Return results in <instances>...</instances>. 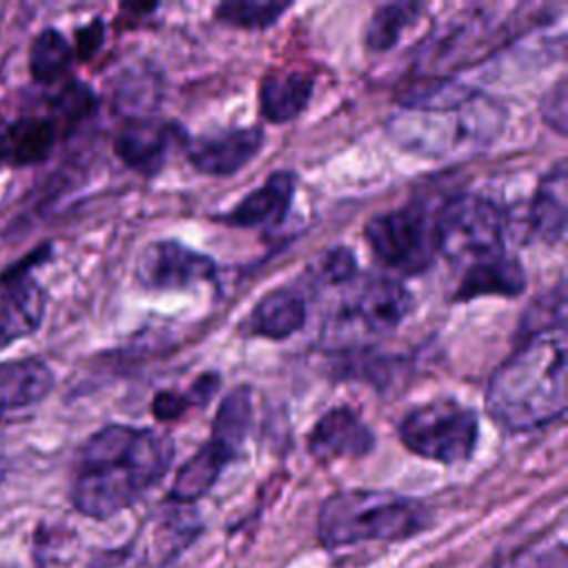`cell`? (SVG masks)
<instances>
[{
	"label": "cell",
	"mask_w": 568,
	"mask_h": 568,
	"mask_svg": "<svg viewBox=\"0 0 568 568\" xmlns=\"http://www.w3.org/2000/svg\"><path fill=\"white\" fill-rule=\"evenodd\" d=\"M526 291V271L521 262L513 255L495 253L481 260H475L464 271L453 302H470L484 295L517 297Z\"/></svg>",
	"instance_id": "d6986e66"
},
{
	"label": "cell",
	"mask_w": 568,
	"mask_h": 568,
	"mask_svg": "<svg viewBox=\"0 0 568 568\" xmlns=\"http://www.w3.org/2000/svg\"><path fill=\"white\" fill-rule=\"evenodd\" d=\"M404 371V359L402 357H386V355H351L346 357V364L337 368L339 377H351V379H362L368 384H375L377 388H384L393 384L397 375Z\"/></svg>",
	"instance_id": "484cf974"
},
{
	"label": "cell",
	"mask_w": 568,
	"mask_h": 568,
	"mask_svg": "<svg viewBox=\"0 0 568 568\" xmlns=\"http://www.w3.org/2000/svg\"><path fill=\"white\" fill-rule=\"evenodd\" d=\"M437 248L453 262L481 260L504 248L506 213L477 193H457L435 213Z\"/></svg>",
	"instance_id": "ba28073f"
},
{
	"label": "cell",
	"mask_w": 568,
	"mask_h": 568,
	"mask_svg": "<svg viewBox=\"0 0 568 568\" xmlns=\"http://www.w3.org/2000/svg\"><path fill=\"white\" fill-rule=\"evenodd\" d=\"M189 408H191V404H189L186 395L178 393V390H160V393H155V397L151 402V413L158 422H173V419L182 417Z\"/></svg>",
	"instance_id": "1f68e13d"
},
{
	"label": "cell",
	"mask_w": 568,
	"mask_h": 568,
	"mask_svg": "<svg viewBox=\"0 0 568 568\" xmlns=\"http://www.w3.org/2000/svg\"><path fill=\"white\" fill-rule=\"evenodd\" d=\"M55 388L53 368L38 355L0 362V422L44 402Z\"/></svg>",
	"instance_id": "2e32d148"
},
{
	"label": "cell",
	"mask_w": 568,
	"mask_h": 568,
	"mask_svg": "<svg viewBox=\"0 0 568 568\" xmlns=\"http://www.w3.org/2000/svg\"><path fill=\"white\" fill-rule=\"evenodd\" d=\"M62 135L51 115H22L0 131L4 164L27 169L47 162Z\"/></svg>",
	"instance_id": "ac0fdd59"
},
{
	"label": "cell",
	"mask_w": 568,
	"mask_h": 568,
	"mask_svg": "<svg viewBox=\"0 0 568 568\" xmlns=\"http://www.w3.org/2000/svg\"><path fill=\"white\" fill-rule=\"evenodd\" d=\"M566 231V162L559 160L537 184L528 206V233L544 244L561 242Z\"/></svg>",
	"instance_id": "44dd1931"
},
{
	"label": "cell",
	"mask_w": 568,
	"mask_h": 568,
	"mask_svg": "<svg viewBox=\"0 0 568 568\" xmlns=\"http://www.w3.org/2000/svg\"><path fill=\"white\" fill-rule=\"evenodd\" d=\"M486 410L508 433L548 426L566 413L564 331L517 342L488 379Z\"/></svg>",
	"instance_id": "3957f363"
},
{
	"label": "cell",
	"mask_w": 568,
	"mask_h": 568,
	"mask_svg": "<svg viewBox=\"0 0 568 568\" xmlns=\"http://www.w3.org/2000/svg\"><path fill=\"white\" fill-rule=\"evenodd\" d=\"M544 122L559 135H566V78H559L555 87L541 98Z\"/></svg>",
	"instance_id": "f546056e"
},
{
	"label": "cell",
	"mask_w": 568,
	"mask_h": 568,
	"mask_svg": "<svg viewBox=\"0 0 568 568\" xmlns=\"http://www.w3.org/2000/svg\"><path fill=\"white\" fill-rule=\"evenodd\" d=\"M397 435L413 455L444 466L464 464L479 439L477 413L455 399H435L408 410Z\"/></svg>",
	"instance_id": "8992f818"
},
{
	"label": "cell",
	"mask_w": 568,
	"mask_h": 568,
	"mask_svg": "<svg viewBox=\"0 0 568 568\" xmlns=\"http://www.w3.org/2000/svg\"><path fill=\"white\" fill-rule=\"evenodd\" d=\"M53 257V244L47 240V242H40L38 246H33L29 253H24L22 257L13 260L11 264H7L2 271H0V277L9 280V277H22V275H33V271L38 266H44L49 260Z\"/></svg>",
	"instance_id": "4dcf8cb0"
},
{
	"label": "cell",
	"mask_w": 568,
	"mask_h": 568,
	"mask_svg": "<svg viewBox=\"0 0 568 568\" xmlns=\"http://www.w3.org/2000/svg\"><path fill=\"white\" fill-rule=\"evenodd\" d=\"M566 328V300H564V282H559L552 291L537 295L521 315L517 328V342L546 335L561 333Z\"/></svg>",
	"instance_id": "cb8c5ba5"
},
{
	"label": "cell",
	"mask_w": 568,
	"mask_h": 568,
	"mask_svg": "<svg viewBox=\"0 0 568 568\" xmlns=\"http://www.w3.org/2000/svg\"><path fill=\"white\" fill-rule=\"evenodd\" d=\"M104 38H106V31H104L102 18H93V20H89L87 24L78 27V29H75V40H73V44H71L75 60L89 62L91 58H95L98 51H100L102 44H104Z\"/></svg>",
	"instance_id": "f1b7e54d"
},
{
	"label": "cell",
	"mask_w": 568,
	"mask_h": 568,
	"mask_svg": "<svg viewBox=\"0 0 568 568\" xmlns=\"http://www.w3.org/2000/svg\"><path fill=\"white\" fill-rule=\"evenodd\" d=\"M173 439L155 428L106 424L80 448L71 475V504L89 519H111L153 490L173 464Z\"/></svg>",
	"instance_id": "6da1fadb"
},
{
	"label": "cell",
	"mask_w": 568,
	"mask_h": 568,
	"mask_svg": "<svg viewBox=\"0 0 568 568\" xmlns=\"http://www.w3.org/2000/svg\"><path fill=\"white\" fill-rule=\"evenodd\" d=\"M47 293L36 275L0 277V353L40 331Z\"/></svg>",
	"instance_id": "5bb4252c"
},
{
	"label": "cell",
	"mask_w": 568,
	"mask_h": 568,
	"mask_svg": "<svg viewBox=\"0 0 568 568\" xmlns=\"http://www.w3.org/2000/svg\"><path fill=\"white\" fill-rule=\"evenodd\" d=\"M373 448V430L348 406L328 408L308 433V453L320 464L335 459H362Z\"/></svg>",
	"instance_id": "4fadbf2b"
},
{
	"label": "cell",
	"mask_w": 568,
	"mask_h": 568,
	"mask_svg": "<svg viewBox=\"0 0 568 568\" xmlns=\"http://www.w3.org/2000/svg\"><path fill=\"white\" fill-rule=\"evenodd\" d=\"M313 286H342L357 277V260L346 246H333L308 268Z\"/></svg>",
	"instance_id": "4316f807"
},
{
	"label": "cell",
	"mask_w": 568,
	"mask_h": 568,
	"mask_svg": "<svg viewBox=\"0 0 568 568\" xmlns=\"http://www.w3.org/2000/svg\"><path fill=\"white\" fill-rule=\"evenodd\" d=\"M430 521V508L422 499L393 490L344 488L322 501L315 537L326 550L366 541L402 544L422 535Z\"/></svg>",
	"instance_id": "277c9868"
},
{
	"label": "cell",
	"mask_w": 568,
	"mask_h": 568,
	"mask_svg": "<svg viewBox=\"0 0 568 568\" xmlns=\"http://www.w3.org/2000/svg\"><path fill=\"white\" fill-rule=\"evenodd\" d=\"M262 126H235L186 140L184 153L197 173L226 178L244 169L262 151Z\"/></svg>",
	"instance_id": "7c38bea8"
},
{
	"label": "cell",
	"mask_w": 568,
	"mask_h": 568,
	"mask_svg": "<svg viewBox=\"0 0 568 568\" xmlns=\"http://www.w3.org/2000/svg\"><path fill=\"white\" fill-rule=\"evenodd\" d=\"M424 11V4L422 2H386V4H379L366 29H364V44L368 51H375V53H384L388 49H393L402 33L413 27L419 16Z\"/></svg>",
	"instance_id": "603a6c76"
},
{
	"label": "cell",
	"mask_w": 568,
	"mask_h": 568,
	"mask_svg": "<svg viewBox=\"0 0 568 568\" xmlns=\"http://www.w3.org/2000/svg\"><path fill=\"white\" fill-rule=\"evenodd\" d=\"M339 311L333 320V333H362L368 337L390 335L410 313V291L386 275H364L346 284Z\"/></svg>",
	"instance_id": "9c48e42d"
},
{
	"label": "cell",
	"mask_w": 568,
	"mask_h": 568,
	"mask_svg": "<svg viewBox=\"0 0 568 568\" xmlns=\"http://www.w3.org/2000/svg\"><path fill=\"white\" fill-rule=\"evenodd\" d=\"M306 322V300L297 286H277L260 297L244 317L240 333L246 337L288 339Z\"/></svg>",
	"instance_id": "e0dca14e"
},
{
	"label": "cell",
	"mask_w": 568,
	"mask_h": 568,
	"mask_svg": "<svg viewBox=\"0 0 568 568\" xmlns=\"http://www.w3.org/2000/svg\"><path fill=\"white\" fill-rule=\"evenodd\" d=\"M2 479H4V466L0 464V481H2Z\"/></svg>",
	"instance_id": "e575fe53"
},
{
	"label": "cell",
	"mask_w": 568,
	"mask_h": 568,
	"mask_svg": "<svg viewBox=\"0 0 568 568\" xmlns=\"http://www.w3.org/2000/svg\"><path fill=\"white\" fill-rule=\"evenodd\" d=\"M220 384H222V377H220L217 371H206V373H202V375L189 386V390L184 393L186 399H189V404H191V408H204V406L215 397V393L220 390Z\"/></svg>",
	"instance_id": "d6a6232c"
},
{
	"label": "cell",
	"mask_w": 568,
	"mask_h": 568,
	"mask_svg": "<svg viewBox=\"0 0 568 568\" xmlns=\"http://www.w3.org/2000/svg\"><path fill=\"white\" fill-rule=\"evenodd\" d=\"M75 62L73 47L67 36L55 27H44L31 42L29 49V73L40 87H55L71 78Z\"/></svg>",
	"instance_id": "7402d4cb"
},
{
	"label": "cell",
	"mask_w": 568,
	"mask_h": 568,
	"mask_svg": "<svg viewBox=\"0 0 568 568\" xmlns=\"http://www.w3.org/2000/svg\"><path fill=\"white\" fill-rule=\"evenodd\" d=\"M0 166H4V155H2V144H0Z\"/></svg>",
	"instance_id": "836d02e7"
},
{
	"label": "cell",
	"mask_w": 568,
	"mask_h": 568,
	"mask_svg": "<svg viewBox=\"0 0 568 568\" xmlns=\"http://www.w3.org/2000/svg\"><path fill=\"white\" fill-rule=\"evenodd\" d=\"M504 118V109L486 93L430 75L404 89L388 133L406 151L444 158L488 146L499 135Z\"/></svg>",
	"instance_id": "7a4b0ae2"
},
{
	"label": "cell",
	"mask_w": 568,
	"mask_h": 568,
	"mask_svg": "<svg viewBox=\"0 0 568 568\" xmlns=\"http://www.w3.org/2000/svg\"><path fill=\"white\" fill-rule=\"evenodd\" d=\"M248 422L251 388L242 384L226 393V397L220 402L209 439L178 468L166 501L189 506L202 499L215 486L224 468L240 457L248 433Z\"/></svg>",
	"instance_id": "5b68a950"
},
{
	"label": "cell",
	"mask_w": 568,
	"mask_h": 568,
	"mask_svg": "<svg viewBox=\"0 0 568 568\" xmlns=\"http://www.w3.org/2000/svg\"><path fill=\"white\" fill-rule=\"evenodd\" d=\"M510 568H568V552L564 541H555L541 550L528 548L526 552L513 557Z\"/></svg>",
	"instance_id": "83f0119b"
},
{
	"label": "cell",
	"mask_w": 568,
	"mask_h": 568,
	"mask_svg": "<svg viewBox=\"0 0 568 568\" xmlns=\"http://www.w3.org/2000/svg\"><path fill=\"white\" fill-rule=\"evenodd\" d=\"M364 237L373 255L402 275L428 271L439 255L435 215L417 202L373 215L364 226Z\"/></svg>",
	"instance_id": "52a82bcc"
},
{
	"label": "cell",
	"mask_w": 568,
	"mask_h": 568,
	"mask_svg": "<svg viewBox=\"0 0 568 568\" xmlns=\"http://www.w3.org/2000/svg\"><path fill=\"white\" fill-rule=\"evenodd\" d=\"M315 73L304 69H273L260 82V111L273 124L295 120L308 104Z\"/></svg>",
	"instance_id": "ffe728a7"
},
{
	"label": "cell",
	"mask_w": 568,
	"mask_h": 568,
	"mask_svg": "<svg viewBox=\"0 0 568 568\" xmlns=\"http://www.w3.org/2000/svg\"><path fill=\"white\" fill-rule=\"evenodd\" d=\"M217 264L175 240H158L142 251L138 280L155 291H186L202 282H213Z\"/></svg>",
	"instance_id": "8fae6325"
},
{
	"label": "cell",
	"mask_w": 568,
	"mask_h": 568,
	"mask_svg": "<svg viewBox=\"0 0 568 568\" xmlns=\"http://www.w3.org/2000/svg\"><path fill=\"white\" fill-rule=\"evenodd\" d=\"M295 186V173L275 171L264 184L246 193L231 211L215 215V222L233 229H275L284 222L291 209Z\"/></svg>",
	"instance_id": "9a60e30c"
},
{
	"label": "cell",
	"mask_w": 568,
	"mask_h": 568,
	"mask_svg": "<svg viewBox=\"0 0 568 568\" xmlns=\"http://www.w3.org/2000/svg\"><path fill=\"white\" fill-rule=\"evenodd\" d=\"M291 9V2H255V0H231L215 7V20L246 31H264L273 27L284 11Z\"/></svg>",
	"instance_id": "d4e9b609"
},
{
	"label": "cell",
	"mask_w": 568,
	"mask_h": 568,
	"mask_svg": "<svg viewBox=\"0 0 568 568\" xmlns=\"http://www.w3.org/2000/svg\"><path fill=\"white\" fill-rule=\"evenodd\" d=\"M189 135L178 122L155 118H129L113 133V153L142 178L158 175L175 149H184Z\"/></svg>",
	"instance_id": "30bf717a"
}]
</instances>
